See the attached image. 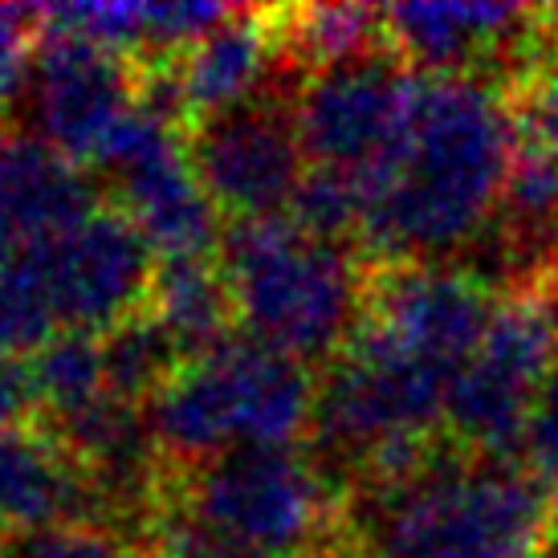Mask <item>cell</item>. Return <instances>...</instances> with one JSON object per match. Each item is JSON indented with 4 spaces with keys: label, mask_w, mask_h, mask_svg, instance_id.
Masks as SVG:
<instances>
[{
    "label": "cell",
    "mask_w": 558,
    "mask_h": 558,
    "mask_svg": "<svg viewBox=\"0 0 558 558\" xmlns=\"http://www.w3.org/2000/svg\"><path fill=\"white\" fill-rule=\"evenodd\" d=\"M518 151L510 102L481 78H420L396 156L359 184V245L384 265H452L497 225Z\"/></svg>",
    "instance_id": "obj_1"
},
{
    "label": "cell",
    "mask_w": 558,
    "mask_h": 558,
    "mask_svg": "<svg viewBox=\"0 0 558 558\" xmlns=\"http://www.w3.org/2000/svg\"><path fill=\"white\" fill-rule=\"evenodd\" d=\"M217 253L245 339L302 367L335 363L355 339L372 278L359 274L351 245L269 217L229 225Z\"/></svg>",
    "instance_id": "obj_2"
},
{
    "label": "cell",
    "mask_w": 558,
    "mask_h": 558,
    "mask_svg": "<svg viewBox=\"0 0 558 558\" xmlns=\"http://www.w3.org/2000/svg\"><path fill=\"white\" fill-rule=\"evenodd\" d=\"M143 311L159 323V330L175 342V351L184 359L204 355L233 339V294L225 269L213 257H175V262H159L156 281H151V298Z\"/></svg>",
    "instance_id": "obj_16"
},
{
    "label": "cell",
    "mask_w": 558,
    "mask_h": 558,
    "mask_svg": "<svg viewBox=\"0 0 558 558\" xmlns=\"http://www.w3.org/2000/svg\"><path fill=\"white\" fill-rule=\"evenodd\" d=\"M58 335H62V326L49 311L41 286L21 265V257H13V265L0 274V355L33 359Z\"/></svg>",
    "instance_id": "obj_21"
},
{
    "label": "cell",
    "mask_w": 558,
    "mask_h": 558,
    "mask_svg": "<svg viewBox=\"0 0 558 558\" xmlns=\"http://www.w3.org/2000/svg\"><path fill=\"white\" fill-rule=\"evenodd\" d=\"M558 13L530 4H391L384 9V33L420 74L477 78L473 70L501 62L522 46L543 41Z\"/></svg>",
    "instance_id": "obj_12"
},
{
    "label": "cell",
    "mask_w": 558,
    "mask_h": 558,
    "mask_svg": "<svg viewBox=\"0 0 558 558\" xmlns=\"http://www.w3.org/2000/svg\"><path fill=\"white\" fill-rule=\"evenodd\" d=\"M278 49L302 62L311 74L330 65L375 58L388 46L384 9L372 4H302V9H269Z\"/></svg>",
    "instance_id": "obj_17"
},
{
    "label": "cell",
    "mask_w": 558,
    "mask_h": 558,
    "mask_svg": "<svg viewBox=\"0 0 558 558\" xmlns=\"http://www.w3.org/2000/svg\"><path fill=\"white\" fill-rule=\"evenodd\" d=\"M286 217L302 225L306 233L323 236V241L351 245L359 236V225H363V196H359V184L351 175L306 168Z\"/></svg>",
    "instance_id": "obj_20"
},
{
    "label": "cell",
    "mask_w": 558,
    "mask_h": 558,
    "mask_svg": "<svg viewBox=\"0 0 558 558\" xmlns=\"http://www.w3.org/2000/svg\"><path fill=\"white\" fill-rule=\"evenodd\" d=\"M13 558H131L123 538L98 522H62L9 543Z\"/></svg>",
    "instance_id": "obj_23"
},
{
    "label": "cell",
    "mask_w": 558,
    "mask_h": 558,
    "mask_svg": "<svg viewBox=\"0 0 558 558\" xmlns=\"http://www.w3.org/2000/svg\"><path fill=\"white\" fill-rule=\"evenodd\" d=\"M102 497L86 469L41 428L0 433V538H21L33 530L90 522Z\"/></svg>",
    "instance_id": "obj_14"
},
{
    "label": "cell",
    "mask_w": 558,
    "mask_h": 558,
    "mask_svg": "<svg viewBox=\"0 0 558 558\" xmlns=\"http://www.w3.org/2000/svg\"><path fill=\"white\" fill-rule=\"evenodd\" d=\"M25 363H29L33 379V403L49 420V433L74 424L78 416L94 412L98 403H107L114 396L107 355H102V335L62 330Z\"/></svg>",
    "instance_id": "obj_18"
},
{
    "label": "cell",
    "mask_w": 558,
    "mask_h": 558,
    "mask_svg": "<svg viewBox=\"0 0 558 558\" xmlns=\"http://www.w3.org/2000/svg\"><path fill=\"white\" fill-rule=\"evenodd\" d=\"M41 41L37 9L0 4V107H9L21 86H29L33 53Z\"/></svg>",
    "instance_id": "obj_25"
},
{
    "label": "cell",
    "mask_w": 558,
    "mask_h": 558,
    "mask_svg": "<svg viewBox=\"0 0 558 558\" xmlns=\"http://www.w3.org/2000/svg\"><path fill=\"white\" fill-rule=\"evenodd\" d=\"M16 253H21V248H16V241L9 233H4V229H0V274H4L9 265H13Z\"/></svg>",
    "instance_id": "obj_28"
},
{
    "label": "cell",
    "mask_w": 558,
    "mask_h": 558,
    "mask_svg": "<svg viewBox=\"0 0 558 558\" xmlns=\"http://www.w3.org/2000/svg\"><path fill=\"white\" fill-rule=\"evenodd\" d=\"M281 58L269 13L241 9V13L213 29L204 41L171 58L168 74L175 86V102L187 123L225 119L241 107H253L274 62Z\"/></svg>",
    "instance_id": "obj_13"
},
{
    "label": "cell",
    "mask_w": 558,
    "mask_h": 558,
    "mask_svg": "<svg viewBox=\"0 0 558 558\" xmlns=\"http://www.w3.org/2000/svg\"><path fill=\"white\" fill-rule=\"evenodd\" d=\"M555 497L513 461L433 457L379 489L367 558H538Z\"/></svg>",
    "instance_id": "obj_4"
},
{
    "label": "cell",
    "mask_w": 558,
    "mask_h": 558,
    "mask_svg": "<svg viewBox=\"0 0 558 558\" xmlns=\"http://www.w3.org/2000/svg\"><path fill=\"white\" fill-rule=\"evenodd\" d=\"M311 367L233 335L180 367L147 400V428L163 457L208 465L245 449H294L314 428Z\"/></svg>",
    "instance_id": "obj_3"
},
{
    "label": "cell",
    "mask_w": 558,
    "mask_h": 558,
    "mask_svg": "<svg viewBox=\"0 0 558 558\" xmlns=\"http://www.w3.org/2000/svg\"><path fill=\"white\" fill-rule=\"evenodd\" d=\"M175 126V119L140 98L94 163L119 192L114 208L140 229L159 262L208 257L225 236L217 204L204 192L187 140Z\"/></svg>",
    "instance_id": "obj_7"
},
{
    "label": "cell",
    "mask_w": 558,
    "mask_h": 558,
    "mask_svg": "<svg viewBox=\"0 0 558 558\" xmlns=\"http://www.w3.org/2000/svg\"><path fill=\"white\" fill-rule=\"evenodd\" d=\"M16 257L41 286L58 326L78 335H110L143 314L159 269L151 245L119 208H94Z\"/></svg>",
    "instance_id": "obj_8"
},
{
    "label": "cell",
    "mask_w": 558,
    "mask_h": 558,
    "mask_svg": "<svg viewBox=\"0 0 558 558\" xmlns=\"http://www.w3.org/2000/svg\"><path fill=\"white\" fill-rule=\"evenodd\" d=\"M143 65L70 33L41 29L29 70L33 135L53 151L94 168L110 135L140 107Z\"/></svg>",
    "instance_id": "obj_10"
},
{
    "label": "cell",
    "mask_w": 558,
    "mask_h": 558,
    "mask_svg": "<svg viewBox=\"0 0 558 558\" xmlns=\"http://www.w3.org/2000/svg\"><path fill=\"white\" fill-rule=\"evenodd\" d=\"M518 465L526 469L546 494L558 497V372L550 375V384L530 412L522 445H518Z\"/></svg>",
    "instance_id": "obj_24"
},
{
    "label": "cell",
    "mask_w": 558,
    "mask_h": 558,
    "mask_svg": "<svg viewBox=\"0 0 558 558\" xmlns=\"http://www.w3.org/2000/svg\"><path fill=\"white\" fill-rule=\"evenodd\" d=\"M187 151L204 192L220 217L269 220L286 217L306 175V151L298 140L294 110L257 98L225 119H208L187 131Z\"/></svg>",
    "instance_id": "obj_11"
},
{
    "label": "cell",
    "mask_w": 558,
    "mask_h": 558,
    "mask_svg": "<svg viewBox=\"0 0 558 558\" xmlns=\"http://www.w3.org/2000/svg\"><path fill=\"white\" fill-rule=\"evenodd\" d=\"M29 408H37V403H33L29 363H25V359L0 355V433L21 428L25 416H29Z\"/></svg>",
    "instance_id": "obj_26"
},
{
    "label": "cell",
    "mask_w": 558,
    "mask_h": 558,
    "mask_svg": "<svg viewBox=\"0 0 558 558\" xmlns=\"http://www.w3.org/2000/svg\"><path fill=\"white\" fill-rule=\"evenodd\" d=\"M558 372V281H526L497 298L477 351L452 384L445 424L469 457L513 461L534 403Z\"/></svg>",
    "instance_id": "obj_5"
},
{
    "label": "cell",
    "mask_w": 558,
    "mask_h": 558,
    "mask_svg": "<svg viewBox=\"0 0 558 558\" xmlns=\"http://www.w3.org/2000/svg\"><path fill=\"white\" fill-rule=\"evenodd\" d=\"M86 168L53 151L37 135L0 131V229L16 248L37 245L94 213Z\"/></svg>",
    "instance_id": "obj_15"
},
{
    "label": "cell",
    "mask_w": 558,
    "mask_h": 558,
    "mask_svg": "<svg viewBox=\"0 0 558 558\" xmlns=\"http://www.w3.org/2000/svg\"><path fill=\"white\" fill-rule=\"evenodd\" d=\"M180 513L248 558H290L330 530L335 494L298 449H245L187 473Z\"/></svg>",
    "instance_id": "obj_6"
},
{
    "label": "cell",
    "mask_w": 558,
    "mask_h": 558,
    "mask_svg": "<svg viewBox=\"0 0 558 558\" xmlns=\"http://www.w3.org/2000/svg\"><path fill=\"white\" fill-rule=\"evenodd\" d=\"M420 78V70H403L384 53L311 74L290 107L306 163L342 171L355 184L372 180L412 123Z\"/></svg>",
    "instance_id": "obj_9"
},
{
    "label": "cell",
    "mask_w": 558,
    "mask_h": 558,
    "mask_svg": "<svg viewBox=\"0 0 558 558\" xmlns=\"http://www.w3.org/2000/svg\"><path fill=\"white\" fill-rule=\"evenodd\" d=\"M506 102L518 143L558 159V53H543L534 65H522Z\"/></svg>",
    "instance_id": "obj_22"
},
{
    "label": "cell",
    "mask_w": 558,
    "mask_h": 558,
    "mask_svg": "<svg viewBox=\"0 0 558 558\" xmlns=\"http://www.w3.org/2000/svg\"><path fill=\"white\" fill-rule=\"evenodd\" d=\"M0 558H13L9 555V543H0Z\"/></svg>",
    "instance_id": "obj_29"
},
{
    "label": "cell",
    "mask_w": 558,
    "mask_h": 558,
    "mask_svg": "<svg viewBox=\"0 0 558 558\" xmlns=\"http://www.w3.org/2000/svg\"><path fill=\"white\" fill-rule=\"evenodd\" d=\"M538 558H558V510H555V518H550V526H546V538H543Z\"/></svg>",
    "instance_id": "obj_27"
},
{
    "label": "cell",
    "mask_w": 558,
    "mask_h": 558,
    "mask_svg": "<svg viewBox=\"0 0 558 558\" xmlns=\"http://www.w3.org/2000/svg\"><path fill=\"white\" fill-rule=\"evenodd\" d=\"M102 355H107V375L114 396H123L131 403H140L143 396L151 400L159 384L184 359L147 311L126 318L123 326H114L110 335H102Z\"/></svg>",
    "instance_id": "obj_19"
}]
</instances>
